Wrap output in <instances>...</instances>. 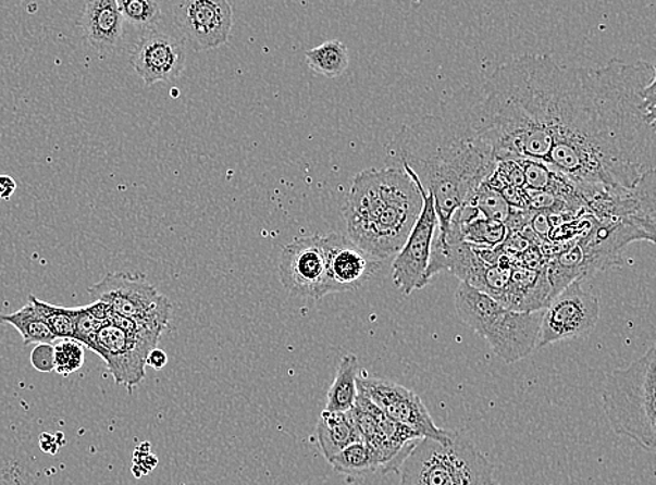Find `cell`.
<instances>
[{
    "mask_svg": "<svg viewBox=\"0 0 656 485\" xmlns=\"http://www.w3.org/2000/svg\"><path fill=\"white\" fill-rule=\"evenodd\" d=\"M317 439L326 460L350 447L351 444L361 443L350 411L335 413V411L323 410L317 423Z\"/></svg>",
    "mask_w": 656,
    "mask_h": 485,
    "instance_id": "e0dca14e",
    "label": "cell"
},
{
    "mask_svg": "<svg viewBox=\"0 0 656 485\" xmlns=\"http://www.w3.org/2000/svg\"><path fill=\"white\" fill-rule=\"evenodd\" d=\"M185 39L157 29H149L137 41L131 63L147 86L173 82L184 71Z\"/></svg>",
    "mask_w": 656,
    "mask_h": 485,
    "instance_id": "5bb4252c",
    "label": "cell"
},
{
    "mask_svg": "<svg viewBox=\"0 0 656 485\" xmlns=\"http://www.w3.org/2000/svg\"><path fill=\"white\" fill-rule=\"evenodd\" d=\"M28 301L36 308L38 315L46 322L49 332L55 336V339H75L77 320L82 308L57 307L38 300L34 296H29Z\"/></svg>",
    "mask_w": 656,
    "mask_h": 485,
    "instance_id": "44dd1931",
    "label": "cell"
},
{
    "mask_svg": "<svg viewBox=\"0 0 656 485\" xmlns=\"http://www.w3.org/2000/svg\"><path fill=\"white\" fill-rule=\"evenodd\" d=\"M0 321L12 325L23 337L26 346L52 345L57 340L29 301L22 310L9 313V315H0Z\"/></svg>",
    "mask_w": 656,
    "mask_h": 485,
    "instance_id": "ffe728a7",
    "label": "cell"
},
{
    "mask_svg": "<svg viewBox=\"0 0 656 485\" xmlns=\"http://www.w3.org/2000/svg\"><path fill=\"white\" fill-rule=\"evenodd\" d=\"M174 18L195 51L224 46L233 28L232 4L225 0H183L174 4Z\"/></svg>",
    "mask_w": 656,
    "mask_h": 485,
    "instance_id": "4fadbf2b",
    "label": "cell"
},
{
    "mask_svg": "<svg viewBox=\"0 0 656 485\" xmlns=\"http://www.w3.org/2000/svg\"><path fill=\"white\" fill-rule=\"evenodd\" d=\"M106 323L96 320V318L87 311L86 307H82L81 315H78L77 320L75 339L73 340H76L90 349L97 332Z\"/></svg>",
    "mask_w": 656,
    "mask_h": 485,
    "instance_id": "484cf974",
    "label": "cell"
},
{
    "mask_svg": "<svg viewBox=\"0 0 656 485\" xmlns=\"http://www.w3.org/2000/svg\"><path fill=\"white\" fill-rule=\"evenodd\" d=\"M399 473V485H497L486 455L457 431L447 443L419 439Z\"/></svg>",
    "mask_w": 656,
    "mask_h": 485,
    "instance_id": "8992f818",
    "label": "cell"
},
{
    "mask_svg": "<svg viewBox=\"0 0 656 485\" xmlns=\"http://www.w3.org/2000/svg\"><path fill=\"white\" fill-rule=\"evenodd\" d=\"M335 472L350 477L367 476L376 473V464L366 444L356 443L343 449L342 452L327 460Z\"/></svg>",
    "mask_w": 656,
    "mask_h": 485,
    "instance_id": "7402d4cb",
    "label": "cell"
},
{
    "mask_svg": "<svg viewBox=\"0 0 656 485\" xmlns=\"http://www.w3.org/2000/svg\"><path fill=\"white\" fill-rule=\"evenodd\" d=\"M308 67L327 78L341 77L349 67V51L342 41L332 39L306 52Z\"/></svg>",
    "mask_w": 656,
    "mask_h": 485,
    "instance_id": "d6986e66",
    "label": "cell"
},
{
    "mask_svg": "<svg viewBox=\"0 0 656 485\" xmlns=\"http://www.w3.org/2000/svg\"><path fill=\"white\" fill-rule=\"evenodd\" d=\"M326 251V294L355 291L380 271L382 262L361 251L346 235L323 237Z\"/></svg>",
    "mask_w": 656,
    "mask_h": 485,
    "instance_id": "9a60e30c",
    "label": "cell"
},
{
    "mask_svg": "<svg viewBox=\"0 0 656 485\" xmlns=\"http://www.w3.org/2000/svg\"><path fill=\"white\" fill-rule=\"evenodd\" d=\"M656 75L648 62L562 66L511 59L468 117L494 159L547 166L577 188L631 189L656 166Z\"/></svg>",
    "mask_w": 656,
    "mask_h": 485,
    "instance_id": "6da1fadb",
    "label": "cell"
},
{
    "mask_svg": "<svg viewBox=\"0 0 656 485\" xmlns=\"http://www.w3.org/2000/svg\"><path fill=\"white\" fill-rule=\"evenodd\" d=\"M117 8L124 22L136 28L151 29L161 18L160 4L154 0H120Z\"/></svg>",
    "mask_w": 656,
    "mask_h": 485,
    "instance_id": "603a6c76",
    "label": "cell"
},
{
    "mask_svg": "<svg viewBox=\"0 0 656 485\" xmlns=\"http://www.w3.org/2000/svg\"><path fill=\"white\" fill-rule=\"evenodd\" d=\"M454 301L465 325L483 337L506 364L527 359L536 349L543 311L508 310L487 294L462 282L455 291Z\"/></svg>",
    "mask_w": 656,
    "mask_h": 485,
    "instance_id": "5b68a950",
    "label": "cell"
},
{
    "mask_svg": "<svg viewBox=\"0 0 656 485\" xmlns=\"http://www.w3.org/2000/svg\"><path fill=\"white\" fill-rule=\"evenodd\" d=\"M83 34L101 55L114 52L124 37V18L116 0H90L81 17Z\"/></svg>",
    "mask_w": 656,
    "mask_h": 485,
    "instance_id": "2e32d148",
    "label": "cell"
},
{
    "mask_svg": "<svg viewBox=\"0 0 656 485\" xmlns=\"http://www.w3.org/2000/svg\"><path fill=\"white\" fill-rule=\"evenodd\" d=\"M279 276L287 291L321 300L326 297V251L323 237L311 235L294 239L283 248Z\"/></svg>",
    "mask_w": 656,
    "mask_h": 485,
    "instance_id": "8fae6325",
    "label": "cell"
},
{
    "mask_svg": "<svg viewBox=\"0 0 656 485\" xmlns=\"http://www.w3.org/2000/svg\"><path fill=\"white\" fill-rule=\"evenodd\" d=\"M401 169L416 181L421 199H423V208H421L419 219L416 220L404 247L395 254L394 262H392V281L405 296H410L414 290H421L425 287L424 277L425 272H428L431 245H433L438 222L433 196L425 192L418 176L408 165L401 164Z\"/></svg>",
    "mask_w": 656,
    "mask_h": 485,
    "instance_id": "30bf717a",
    "label": "cell"
},
{
    "mask_svg": "<svg viewBox=\"0 0 656 485\" xmlns=\"http://www.w3.org/2000/svg\"><path fill=\"white\" fill-rule=\"evenodd\" d=\"M97 301L104 302L117 316L164 332L173 306L169 298L146 281L129 273H108L100 283L88 288Z\"/></svg>",
    "mask_w": 656,
    "mask_h": 485,
    "instance_id": "52a82bcc",
    "label": "cell"
},
{
    "mask_svg": "<svg viewBox=\"0 0 656 485\" xmlns=\"http://www.w3.org/2000/svg\"><path fill=\"white\" fill-rule=\"evenodd\" d=\"M395 149L400 164L408 165L433 196L438 222L435 238L445 245L454 214L492 178L497 160L468 120L433 115L401 127Z\"/></svg>",
    "mask_w": 656,
    "mask_h": 485,
    "instance_id": "7a4b0ae2",
    "label": "cell"
},
{
    "mask_svg": "<svg viewBox=\"0 0 656 485\" xmlns=\"http://www.w3.org/2000/svg\"><path fill=\"white\" fill-rule=\"evenodd\" d=\"M169 362V357H166L165 352L160 349H154L149 352L146 360V366H150L156 371L163 370Z\"/></svg>",
    "mask_w": 656,
    "mask_h": 485,
    "instance_id": "83f0119b",
    "label": "cell"
},
{
    "mask_svg": "<svg viewBox=\"0 0 656 485\" xmlns=\"http://www.w3.org/2000/svg\"><path fill=\"white\" fill-rule=\"evenodd\" d=\"M39 445H41L44 452L52 453L51 448H53V452H58L57 438L52 437V435L42 434L41 439H39Z\"/></svg>",
    "mask_w": 656,
    "mask_h": 485,
    "instance_id": "f546056e",
    "label": "cell"
},
{
    "mask_svg": "<svg viewBox=\"0 0 656 485\" xmlns=\"http://www.w3.org/2000/svg\"><path fill=\"white\" fill-rule=\"evenodd\" d=\"M32 364L39 372L53 371V346L37 345L32 352Z\"/></svg>",
    "mask_w": 656,
    "mask_h": 485,
    "instance_id": "4316f807",
    "label": "cell"
},
{
    "mask_svg": "<svg viewBox=\"0 0 656 485\" xmlns=\"http://www.w3.org/2000/svg\"><path fill=\"white\" fill-rule=\"evenodd\" d=\"M76 340H62L53 346V371L59 375L75 374L85 364V349Z\"/></svg>",
    "mask_w": 656,
    "mask_h": 485,
    "instance_id": "d4e9b609",
    "label": "cell"
},
{
    "mask_svg": "<svg viewBox=\"0 0 656 485\" xmlns=\"http://www.w3.org/2000/svg\"><path fill=\"white\" fill-rule=\"evenodd\" d=\"M357 390L382 413L413 431L421 439L430 438L438 443H447L453 435V431L441 430L435 425L423 400L416 391L394 381L369 378L360 372Z\"/></svg>",
    "mask_w": 656,
    "mask_h": 485,
    "instance_id": "9c48e42d",
    "label": "cell"
},
{
    "mask_svg": "<svg viewBox=\"0 0 656 485\" xmlns=\"http://www.w3.org/2000/svg\"><path fill=\"white\" fill-rule=\"evenodd\" d=\"M602 401L610 427L645 450L656 443V349L607 376Z\"/></svg>",
    "mask_w": 656,
    "mask_h": 485,
    "instance_id": "277c9868",
    "label": "cell"
},
{
    "mask_svg": "<svg viewBox=\"0 0 656 485\" xmlns=\"http://www.w3.org/2000/svg\"><path fill=\"white\" fill-rule=\"evenodd\" d=\"M16 181L10 175H0V200H9L16 192Z\"/></svg>",
    "mask_w": 656,
    "mask_h": 485,
    "instance_id": "f1b7e54d",
    "label": "cell"
},
{
    "mask_svg": "<svg viewBox=\"0 0 656 485\" xmlns=\"http://www.w3.org/2000/svg\"><path fill=\"white\" fill-rule=\"evenodd\" d=\"M601 316V303L582 282L571 283L553 297L543 310L537 347L553 343L580 339L595 329Z\"/></svg>",
    "mask_w": 656,
    "mask_h": 485,
    "instance_id": "ba28073f",
    "label": "cell"
},
{
    "mask_svg": "<svg viewBox=\"0 0 656 485\" xmlns=\"http://www.w3.org/2000/svg\"><path fill=\"white\" fill-rule=\"evenodd\" d=\"M423 208L416 181L401 166L361 171L343 206L350 241L375 261L404 247Z\"/></svg>",
    "mask_w": 656,
    "mask_h": 485,
    "instance_id": "3957f363",
    "label": "cell"
},
{
    "mask_svg": "<svg viewBox=\"0 0 656 485\" xmlns=\"http://www.w3.org/2000/svg\"><path fill=\"white\" fill-rule=\"evenodd\" d=\"M479 210V213L494 222L504 223L511 214V208L503 198V195L497 189L492 188L487 183H484L474 194L472 200L468 203Z\"/></svg>",
    "mask_w": 656,
    "mask_h": 485,
    "instance_id": "cb8c5ba5",
    "label": "cell"
},
{
    "mask_svg": "<svg viewBox=\"0 0 656 485\" xmlns=\"http://www.w3.org/2000/svg\"><path fill=\"white\" fill-rule=\"evenodd\" d=\"M159 343L129 336L111 323L97 332L90 350L106 361L117 385L132 391L146 376V360Z\"/></svg>",
    "mask_w": 656,
    "mask_h": 485,
    "instance_id": "7c38bea8",
    "label": "cell"
},
{
    "mask_svg": "<svg viewBox=\"0 0 656 485\" xmlns=\"http://www.w3.org/2000/svg\"><path fill=\"white\" fill-rule=\"evenodd\" d=\"M359 360L356 356L347 355L343 356L337 365L335 381L331 386L330 391L326 396V409L327 411H335V413H347L355 408L357 395V378L360 375Z\"/></svg>",
    "mask_w": 656,
    "mask_h": 485,
    "instance_id": "ac0fdd59",
    "label": "cell"
}]
</instances>
